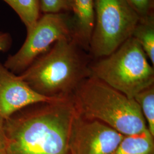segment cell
<instances>
[{
	"label": "cell",
	"instance_id": "obj_1",
	"mask_svg": "<svg viewBox=\"0 0 154 154\" xmlns=\"http://www.w3.org/2000/svg\"><path fill=\"white\" fill-rule=\"evenodd\" d=\"M72 98L30 105L4 120L6 154H69Z\"/></svg>",
	"mask_w": 154,
	"mask_h": 154
},
{
	"label": "cell",
	"instance_id": "obj_2",
	"mask_svg": "<svg viewBox=\"0 0 154 154\" xmlns=\"http://www.w3.org/2000/svg\"><path fill=\"white\" fill-rule=\"evenodd\" d=\"M71 37L57 41L20 75L37 93L50 98H70L91 75L90 58Z\"/></svg>",
	"mask_w": 154,
	"mask_h": 154
},
{
	"label": "cell",
	"instance_id": "obj_3",
	"mask_svg": "<svg viewBox=\"0 0 154 154\" xmlns=\"http://www.w3.org/2000/svg\"><path fill=\"white\" fill-rule=\"evenodd\" d=\"M72 100L79 116L102 122L124 136L147 129L135 99L92 75L80 84Z\"/></svg>",
	"mask_w": 154,
	"mask_h": 154
},
{
	"label": "cell",
	"instance_id": "obj_4",
	"mask_svg": "<svg viewBox=\"0 0 154 154\" xmlns=\"http://www.w3.org/2000/svg\"><path fill=\"white\" fill-rule=\"evenodd\" d=\"M91 75L130 98L154 85V69L132 37L111 54L91 63Z\"/></svg>",
	"mask_w": 154,
	"mask_h": 154
},
{
	"label": "cell",
	"instance_id": "obj_5",
	"mask_svg": "<svg viewBox=\"0 0 154 154\" xmlns=\"http://www.w3.org/2000/svg\"><path fill=\"white\" fill-rule=\"evenodd\" d=\"M139 16L126 0H95V22L89 46L91 58L111 54L131 37Z\"/></svg>",
	"mask_w": 154,
	"mask_h": 154
},
{
	"label": "cell",
	"instance_id": "obj_6",
	"mask_svg": "<svg viewBox=\"0 0 154 154\" xmlns=\"http://www.w3.org/2000/svg\"><path fill=\"white\" fill-rule=\"evenodd\" d=\"M71 37V15L66 12L43 14L27 32L21 48L15 54L9 55L4 65L16 74L22 73L57 41Z\"/></svg>",
	"mask_w": 154,
	"mask_h": 154
},
{
	"label": "cell",
	"instance_id": "obj_7",
	"mask_svg": "<svg viewBox=\"0 0 154 154\" xmlns=\"http://www.w3.org/2000/svg\"><path fill=\"white\" fill-rule=\"evenodd\" d=\"M124 137L104 123L75 112L69 137V154H112Z\"/></svg>",
	"mask_w": 154,
	"mask_h": 154
},
{
	"label": "cell",
	"instance_id": "obj_8",
	"mask_svg": "<svg viewBox=\"0 0 154 154\" xmlns=\"http://www.w3.org/2000/svg\"><path fill=\"white\" fill-rule=\"evenodd\" d=\"M66 98H50L37 93L20 75L9 70L0 62V118L5 120L30 105Z\"/></svg>",
	"mask_w": 154,
	"mask_h": 154
},
{
	"label": "cell",
	"instance_id": "obj_9",
	"mask_svg": "<svg viewBox=\"0 0 154 154\" xmlns=\"http://www.w3.org/2000/svg\"><path fill=\"white\" fill-rule=\"evenodd\" d=\"M72 38L86 51L95 22V0H70Z\"/></svg>",
	"mask_w": 154,
	"mask_h": 154
},
{
	"label": "cell",
	"instance_id": "obj_10",
	"mask_svg": "<svg viewBox=\"0 0 154 154\" xmlns=\"http://www.w3.org/2000/svg\"><path fill=\"white\" fill-rule=\"evenodd\" d=\"M112 154H154V137L148 129L125 136Z\"/></svg>",
	"mask_w": 154,
	"mask_h": 154
},
{
	"label": "cell",
	"instance_id": "obj_11",
	"mask_svg": "<svg viewBox=\"0 0 154 154\" xmlns=\"http://www.w3.org/2000/svg\"><path fill=\"white\" fill-rule=\"evenodd\" d=\"M131 37L140 45L151 65H154V12L140 17Z\"/></svg>",
	"mask_w": 154,
	"mask_h": 154
},
{
	"label": "cell",
	"instance_id": "obj_12",
	"mask_svg": "<svg viewBox=\"0 0 154 154\" xmlns=\"http://www.w3.org/2000/svg\"><path fill=\"white\" fill-rule=\"evenodd\" d=\"M10 6L29 32L41 17L39 0H2Z\"/></svg>",
	"mask_w": 154,
	"mask_h": 154
},
{
	"label": "cell",
	"instance_id": "obj_13",
	"mask_svg": "<svg viewBox=\"0 0 154 154\" xmlns=\"http://www.w3.org/2000/svg\"><path fill=\"white\" fill-rule=\"evenodd\" d=\"M134 99L140 108L148 130L154 137V85L139 92Z\"/></svg>",
	"mask_w": 154,
	"mask_h": 154
},
{
	"label": "cell",
	"instance_id": "obj_14",
	"mask_svg": "<svg viewBox=\"0 0 154 154\" xmlns=\"http://www.w3.org/2000/svg\"><path fill=\"white\" fill-rule=\"evenodd\" d=\"M41 13H57L70 11V0H39Z\"/></svg>",
	"mask_w": 154,
	"mask_h": 154
},
{
	"label": "cell",
	"instance_id": "obj_15",
	"mask_svg": "<svg viewBox=\"0 0 154 154\" xmlns=\"http://www.w3.org/2000/svg\"><path fill=\"white\" fill-rule=\"evenodd\" d=\"M138 13L139 17L144 16L154 12V0H126Z\"/></svg>",
	"mask_w": 154,
	"mask_h": 154
},
{
	"label": "cell",
	"instance_id": "obj_16",
	"mask_svg": "<svg viewBox=\"0 0 154 154\" xmlns=\"http://www.w3.org/2000/svg\"><path fill=\"white\" fill-rule=\"evenodd\" d=\"M12 38L7 32L0 31V51L6 52L11 48Z\"/></svg>",
	"mask_w": 154,
	"mask_h": 154
},
{
	"label": "cell",
	"instance_id": "obj_17",
	"mask_svg": "<svg viewBox=\"0 0 154 154\" xmlns=\"http://www.w3.org/2000/svg\"><path fill=\"white\" fill-rule=\"evenodd\" d=\"M6 140L4 130V119L0 118V154H6Z\"/></svg>",
	"mask_w": 154,
	"mask_h": 154
}]
</instances>
